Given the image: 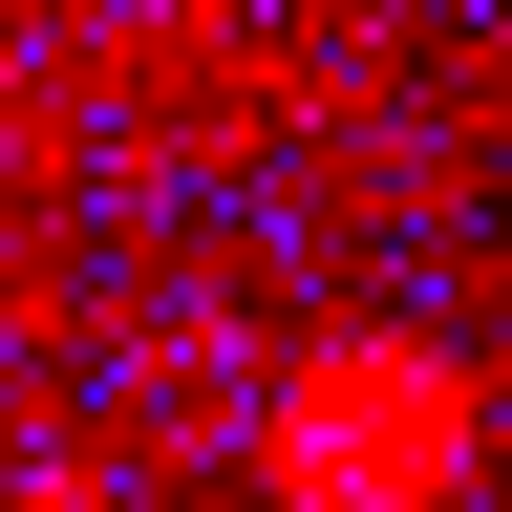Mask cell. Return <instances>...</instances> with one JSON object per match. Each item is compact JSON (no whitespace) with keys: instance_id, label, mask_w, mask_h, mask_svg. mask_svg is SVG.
Instances as JSON below:
<instances>
[{"instance_id":"cell-1","label":"cell","mask_w":512,"mask_h":512,"mask_svg":"<svg viewBox=\"0 0 512 512\" xmlns=\"http://www.w3.org/2000/svg\"><path fill=\"white\" fill-rule=\"evenodd\" d=\"M470 363L406 342V320H342V342L278 363V406H256V470H278V512H448L470 491Z\"/></svg>"}]
</instances>
